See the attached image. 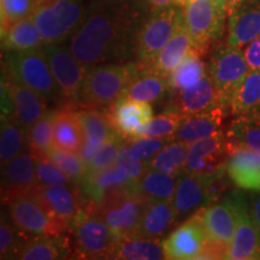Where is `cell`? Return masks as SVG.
Masks as SVG:
<instances>
[{"instance_id": "obj_1", "label": "cell", "mask_w": 260, "mask_h": 260, "mask_svg": "<svg viewBox=\"0 0 260 260\" xmlns=\"http://www.w3.org/2000/svg\"><path fill=\"white\" fill-rule=\"evenodd\" d=\"M146 16L133 2L104 5L93 2L69 39V48L83 67L92 68L134 54L136 32Z\"/></svg>"}, {"instance_id": "obj_2", "label": "cell", "mask_w": 260, "mask_h": 260, "mask_svg": "<svg viewBox=\"0 0 260 260\" xmlns=\"http://www.w3.org/2000/svg\"><path fill=\"white\" fill-rule=\"evenodd\" d=\"M138 69L136 63H104L88 68L76 104L79 107L109 112L121 99Z\"/></svg>"}, {"instance_id": "obj_3", "label": "cell", "mask_w": 260, "mask_h": 260, "mask_svg": "<svg viewBox=\"0 0 260 260\" xmlns=\"http://www.w3.org/2000/svg\"><path fill=\"white\" fill-rule=\"evenodd\" d=\"M182 25L183 8L181 6H169L146 16L136 32L135 63L140 68L149 67Z\"/></svg>"}, {"instance_id": "obj_4", "label": "cell", "mask_w": 260, "mask_h": 260, "mask_svg": "<svg viewBox=\"0 0 260 260\" xmlns=\"http://www.w3.org/2000/svg\"><path fill=\"white\" fill-rule=\"evenodd\" d=\"M87 11L84 0H38L32 19L45 45H60L79 28Z\"/></svg>"}, {"instance_id": "obj_5", "label": "cell", "mask_w": 260, "mask_h": 260, "mask_svg": "<svg viewBox=\"0 0 260 260\" xmlns=\"http://www.w3.org/2000/svg\"><path fill=\"white\" fill-rule=\"evenodd\" d=\"M3 74L34 89L46 100L63 96L51 71L44 47L32 51L4 52Z\"/></svg>"}, {"instance_id": "obj_6", "label": "cell", "mask_w": 260, "mask_h": 260, "mask_svg": "<svg viewBox=\"0 0 260 260\" xmlns=\"http://www.w3.org/2000/svg\"><path fill=\"white\" fill-rule=\"evenodd\" d=\"M69 228L74 236L75 251L80 258L113 259L119 242L92 205L87 203Z\"/></svg>"}, {"instance_id": "obj_7", "label": "cell", "mask_w": 260, "mask_h": 260, "mask_svg": "<svg viewBox=\"0 0 260 260\" xmlns=\"http://www.w3.org/2000/svg\"><path fill=\"white\" fill-rule=\"evenodd\" d=\"M147 204L148 200L140 193L138 187L112 191L98 205H90L103 217L119 242L124 237L135 236Z\"/></svg>"}, {"instance_id": "obj_8", "label": "cell", "mask_w": 260, "mask_h": 260, "mask_svg": "<svg viewBox=\"0 0 260 260\" xmlns=\"http://www.w3.org/2000/svg\"><path fill=\"white\" fill-rule=\"evenodd\" d=\"M225 6L220 0H187L183 6V24L189 32L193 48L205 54L223 35Z\"/></svg>"}, {"instance_id": "obj_9", "label": "cell", "mask_w": 260, "mask_h": 260, "mask_svg": "<svg viewBox=\"0 0 260 260\" xmlns=\"http://www.w3.org/2000/svg\"><path fill=\"white\" fill-rule=\"evenodd\" d=\"M223 178L224 175L200 176L181 171L176 176V190L171 201L177 220L186 218L217 201L224 190Z\"/></svg>"}, {"instance_id": "obj_10", "label": "cell", "mask_w": 260, "mask_h": 260, "mask_svg": "<svg viewBox=\"0 0 260 260\" xmlns=\"http://www.w3.org/2000/svg\"><path fill=\"white\" fill-rule=\"evenodd\" d=\"M9 217L25 236H59L69 224L45 209L31 193L22 194L6 201Z\"/></svg>"}, {"instance_id": "obj_11", "label": "cell", "mask_w": 260, "mask_h": 260, "mask_svg": "<svg viewBox=\"0 0 260 260\" xmlns=\"http://www.w3.org/2000/svg\"><path fill=\"white\" fill-rule=\"evenodd\" d=\"M242 48L222 45L216 48L207 64V74L222 95L224 106L230 109V103L239 84L248 74Z\"/></svg>"}, {"instance_id": "obj_12", "label": "cell", "mask_w": 260, "mask_h": 260, "mask_svg": "<svg viewBox=\"0 0 260 260\" xmlns=\"http://www.w3.org/2000/svg\"><path fill=\"white\" fill-rule=\"evenodd\" d=\"M226 134L222 130L188 146V155L183 170L200 176L225 175V165L230 154Z\"/></svg>"}, {"instance_id": "obj_13", "label": "cell", "mask_w": 260, "mask_h": 260, "mask_svg": "<svg viewBox=\"0 0 260 260\" xmlns=\"http://www.w3.org/2000/svg\"><path fill=\"white\" fill-rule=\"evenodd\" d=\"M236 214V229L225 259H260V234L253 219L249 204L241 191L228 195Z\"/></svg>"}, {"instance_id": "obj_14", "label": "cell", "mask_w": 260, "mask_h": 260, "mask_svg": "<svg viewBox=\"0 0 260 260\" xmlns=\"http://www.w3.org/2000/svg\"><path fill=\"white\" fill-rule=\"evenodd\" d=\"M44 51L61 95L76 104L82 89L87 68L74 57L69 46H65L64 44L45 45Z\"/></svg>"}, {"instance_id": "obj_15", "label": "cell", "mask_w": 260, "mask_h": 260, "mask_svg": "<svg viewBox=\"0 0 260 260\" xmlns=\"http://www.w3.org/2000/svg\"><path fill=\"white\" fill-rule=\"evenodd\" d=\"M209 245V236L201 220L199 211L162 241L165 258L172 260L203 259Z\"/></svg>"}, {"instance_id": "obj_16", "label": "cell", "mask_w": 260, "mask_h": 260, "mask_svg": "<svg viewBox=\"0 0 260 260\" xmlns=\"http://www.w3.org/2000/svg\"><path fill=\"white\" fill-rule=\"evenodd\" d=\"M219 107L228 110L213 81L209 74H206L199 82L171 96V102L164 112H176L183 117H189L212 111Z\"/></svg>"}, {"instance_id": "obj_17", "label": "cell", "mask_w": 260, "mask_h": 260, "mask_svg": "<svg viewBox=\"0 0 260 260\" xmlns=\"http://www.w3.org/2000/svg\"><path fill=\"white\" fill-rule=\"evenodd\" d=\"M209 241L223 253L224 259L232 245L236 229V214L228 195L222 201H214L199 210Z\"/></svg>"}, {"instance_id": "obj_18", "label": "cell", "mask_w": 260, "mask_h": 260, "mask_svg": "<svg viewBox=\"0 0 260 260\" xmlns=\"http://www.w3.org/2000/svg\"><path fill=\"white\" fill-rule=\"evenodd\" d=\"M34 195L48 212L70 223L86 207L87 201L77 186H44L38 184L29 191Z\"/></svg>"}, {"instance_id": "obj_19", "label": "cell", "mask_w": 260, "mask_h": 260, "mask_svg": "<svg viewBox=\"0 0 260 260\" xmlns=\"http://www.w3.org/2000/svg\"><path fill=\"white\" fill-rule=\"evenodd\" d=\"M3 203L27 194L39 184L37 177V155L25 149L17 157L2 165Z\"/></svg>"}, {"instance_id": "obj_20", "label": "cell", "mask_w": 260, "mask_h": 260, "mask_svg": "<svg viewBox=\"0 0 260 260\" xmlns=\"http://www.w3.org/2000/svg\"><path fill=\"white\" fill-rule=\"evenodd\" d=\"M139 182L128 176L124 164H119L105 170L87 171L77 187L87 203L98 205L112 191L138 188Z\"/></svg>"}, {"instance_id": "obj_21", "label": "cell", "mask_w": 260, "mask_h": 260, "mask_svg": "<svg viewBox=\"0 0 260 260\" xmlns=\"http://www.w3.org/2000/svg\"><path fill=\"white\" fill-rule=\"evenodd\" d=\"M260 37V0H246L228 14L226 44L245 47Z\"/></svg>"}, {"instance_id": "obj_22", "label": "cell", "mask_w": 260, "mask_h": 260, "mask_svg": "<svg viewBox=\"0 0 260 260\" xmlns=\"http://www.w3.org/2000/svg\"><path fill=\"white\" fill-rule=\"evenodd\" d=\"M225 172L239 189L260 191V154L256 152L243 147L233 148L228 157Z\"/></svg>"}, {"instance_id": "obj_23", "label": "cell", "mask_w": 260, "mask_h": 260, "mask_svg": "<svg viewBox=\"0 0 260 260\" xmlns=\"http://www.w3.org/2000/svg\"><path fill=\"white\" fill-rule=\"evenodd\" d=\"M117 132L125 139L139 138L140 132L153 118L149 103L121 98L109 111Z\"/></svg>"}, {"instance_id": "obj_24", "label": "cell", "mask_w": 260, "mask_h": 260, "mask_svg": "<svg viewBox=\"0 0 260 260\" xmlns=\"http://www.w3.org/2000/svg\"><path fill=\"white\" fill-rule=\"evenodd\" d=\"M3 80L8 84L12 102H14V117L28 130L48 112L46 99L34 89L29 88L28 86L8 75L3 74Z\"/></svg>"}, {"instance_id": "obj_25", "label": "cell", "mask_w": 260, "mask_h": 260, "mask_svg": "<svg viewBox=\"0 0 260 260\" xmlns=\"http://www.w3.org/2000/svg\"><path fill=\"white\" fill-rule=\"evenodd\" d=\"M170 96L169 76L151 67L140 68L123 92L122 98L144 103H158Z\"/></svg>"}, {"instance_id": "obj_26", "label": "cell", "mask_w": 260, "mask_h": 260, "mask_svg": "<svg viewBox=\"0 0 260 260\" xmlns=\"http://www.w3.org/2000/svg\"><path fill=\"white\" fill-rule=\"evenodd\" d=\"M225 113L226 110L219 107L212 111L186 117L178 126L175 135L172 136V140L181 141L189 146L198 140L216 134L220 132Z\"/></svg>"}, {"instance_id": "obj_27", "label": "cell", "mask_w": 260, "mask_h": 260, "mask_svg": "<svg viewBox=\"0 0 260 260\" xmlns=\"http://www.w3.org/2000/svg\"><path fill=\"white\" fill-rule=\"evenodd\" d=\"M86 134L79 116L74 110H61L54 113L53 145L63 151L81 154Z\"/></svg>"}, {"instance_id": "obj_28", "label": "cell", "mask_w": 260, "mask_h": 260, "mask_svg": "<svg viewBox=\"0 0 260 260\" xmlns=\"http://www.w3.org/2000/svg\"><path fill=\"white\" fill-rule=\"evenodd\" d=\"M176 222V212L170 201H148L135 236L161 240Z\"/></svg>"}, {"instance_id": "obj_29", "label": "cell", "mask_w": 260, "mask_h": 260, "mask_svg": "<svg viewBox=\"0 0 260 260\" xmlns=\"http://www.w3.org/2000/svg\"><path fill=\"white\" fill-rule=\"evenodd\" d=\"M44 46L45 41L32 17L2 28L3 52L32 51Z\"/></svg>"}, {"instance_id": "obj_30", "label": "cell", "mask_w": 260, "mask_h": 260, "mask_svg": "<svg viewBox=\"0 0 260 260\" xmlns=\"http://www.w3.org/2000/svg\"><path fill=\"white\" fill-rule=\"evenodd\" d=\"M76 113L82 123L84 134H86L84 144L92 146L93 148L99 149L103 145L119 134L113 125L111 116L107 111L79 107Z\"/></svg>"}, {"instance_id": "obj_31", "label": "cell", "mask_w": 260, "mask_h": 260, "mask_svg": "<svg viewBox=\"0 0 260 260\" xmlns=\"http://www.w3.org/2000/svg\"><path fill=\"white\" fill-rule=\"evenodd\" d=\"M69 245L63 235L30 236L19 249L17 258L22 260H52L69 258Z\"/></svg>"}, {"instance_id": "obj_32", "label": "cell", "mask_w": 260, "mask_h": 260, "mask_svg": "<svg viewBox=\"0 0 260 260\" xmlns=\"http://www.w3.org/2000/svg\"><path fill=\"white\" fill-rule=\"evenodd\" d=\"M193 48V41L184 24L175 32L170 41L162 47L149 67L165 76H169L175 68L183 60V58Z\"/></svg>"}, {"instance_id": "obj_33", "label": "cell", "mask_w": 260, "mask_h": 260, "mask_svg": "<svg viewBox=\"0 0 260 260\" xmlns=\"http://www.w3.org/2000/svg\"><path fill=\"white\" fill-rule=\"evenodd\" d=\"M229 111L234 117L260 112V70L248 71L234 93Z\"/></svg>"}, {"instance_id": "obj_34", "label": "cell", "mask_w": 260, "mask_h": 260, "mask_svg": "<svg viewBox=\"0 0 260 260\" xmlns=\"http://www.w3.org/2000/svg\"><path fill=\"white\" fill-rule=\"evenodd\" d=\"M204 54L191 48L183 60L169 75L170 96H174L188 87L193 86L206 76L207 65L203 59Z\"/></svg>"}, {"instance_id": "obj_35", "label": "cell", "mask_w": 260, "mask_h": 260, "mask_svg": "<svg viewBox=\"0 0 260 260\" xmlns=\"http://www.w3.org/2000/svg\"><path fill=\"white\" fill-rule=\"evenodd\" d=\"M225 134L230 149L243 147L260 154V112L251 116L234 117Z\"/></svg>"}, {"instance_id": "obj_36", "label": "cell", "mask_w": 260, "mask_h": 260, "mask_svg": "<svg viewBox=\"0 0 260 260\" xmlns=\"http://www.w3.org/2000/svg\"><path fill=\"white\" fill-rule=\"evenodd\" d=\"M29 148L27 129L15 117H2V138H0V161L2 165L17 157Z\"/></svg>"}, {"instance_id": "obj_37", "label": "cell", "mask_w": 260, "mask_h": 260, "mask_svg": "<svg viewBox=\"0 0 260 260\" xmlns=\"http://www.w3.org/2000/svg\"><path fill=\"white\" fill-rule=\"evenodd\" d=\"M113 259L158 260L167 258L160 240L129 236L119 241Z\"/></svg>"}, {"instance_id": "obj_38", "label": "cell", "mask_w": 260, "mask_h": 260, "mask_svg": "<svg viewBox=\"0 0 260 260\" xmlns=\"http://www.w3.org/2000/svg\"><path fill=\"white\" fill-rule=\"evenodd\" d=\"M169 141H171V140L164 138H151V136L126 139L119 148L118 154H117L116 165L125 164V162L134 160L149 161Z\"/></svg>"}, {"instance_id": "obj_39", "label": "cell", "mask_w": 260, "mask_h": 260, "mask_svg": "<svg viewBox=\"0 0 260 260\" xmlns=\"http://www.w3.org/2000/svg\"><path fill=\"white\" fill-rule=\"evenodd\" d=\"M176 176L148 169L139 182L140 193L148 201H172L176 190Z\"/></svg>"}, {"instance_id": "obj_40", "label": "cell", "mask_w": 260, "mask_h": 260, "mask_svg": "<svg viewBox=\"0 0 260 260\" xmlns=\"http://www.w3.org/2000/svg\"><path fill=\"white\" fill-rule=\"evenodd\" d=\"M187 155L188 145L176 140H171L148 161V167L152 170L177 176L183 170Z\"/></svg>"}, {"instance_id": "obj_41", "label": "cell", "mask_w": 260, "mask_h": 260, "mask_svg": "<svg viewBox=\"0 0 260 260\" xmlns=\"http://www.w3.org/2000/svg\"><path fill=\"white\" fill-rule=\"evenodd\" d=\"M54 111L47 112L27 130L29 149L34 154H47L53 145Z\"/></svg>"}, {"instance_id": "obj_42", "label": "cell", "mask_w": 260, "mask_h": 260, "mask_svg": "<svg viewBox=\"0 0 260 260\" xmlns=\"http://www.w3.org/2000/svg\"><path fill=\"white\" fill-rule=\"evenodd\" d=\"M183 117L176 112H162L160 116L152 118L140 132L139 138L151 136V138H164L172 140L178 126L183 122Z\"/></svg>"}, {"instance_id": "obj_43", "label": "cell", "mask_w": 260, "mask_h": 260, "mask_svg": "<svg viewBox=\"0 0 260 260\" xmlns=\"http://www.w3.org/2000/svg\"><path fill=\"white\" fill-rule=\"evenodd\" d=\"M47 155L79 186L87 172V164L80 154L53 147Z\"/></svg>"}, {"instance_id": "obj_44", "label": "cell", "mask_w": 260, "mask_h": 260, "mask_svg": "<svg viewBox=\"0 0 260 260\" xmlns=\"http://www.w3.org/2000/svg\"><path fill=\"white\" fill-rule=\"evenodd\" d=\"M23 236H25L24 234L15 225L10 217L3 216L0 224V258H17L19 249L25 241Z\"/></svg>"}, {"instance_id": "obj_45", "label": "cell", "mask_w": 260, "mask_h": 260, "mask_svg": "<svg viewBox=\"0 0 260 260\" xmlns=\"http://www.w3.org/2000/svg\"><path fill=\"white\" fill-rule=\"evenodd\" d=\"M37 177L44 186H76L47 154L37 155Z\"/></svg>"}, {"instance_id": "obj_46", "label": "cell", "mask_w": 260, "mask_h": 260, "mask_svg": "<svg viewBox=\"0 0 260 260\" xmlns=\"http://www.w3.org/2000/svg\"><path fill=\"white\" fill-rule=\"evenodd\" d=\"M38 0H0L2 28L32 17Z\"/></svg>"}, {"instance_id": "obj_47", "label": "cell", "mask_w": 260, "mask_h": 260, "mask_svg": "<svg viewBox=\"0 0 260 260\" xmlns=\"http://www.w3.org/2000/svg\"><path fill=\"white\" fill-rule=\"evenodd\" d=\"M125 138H123L121 134L116 135L109 142L103 145L102 147L96 151V153L93 155V158L89 161H87V171H100L105 170L116 165V158L118 154L119 148L123 142L125 141Z\"/></svg>"}, {"instance_id": "obj_48", "label": "cell", "mask_w": 260, "mask_h": 260, "mask_svg": "<svg viewBox=\"0 0 260 260\" xmlns=\"http://www.w3.org/2000/svg\"><path fill=\"white\" fill-rule=\"evenodd\" d=\"M136 8L142 12L145 16H147L151 12L161 10L169 6H181L183 8L186 5L187 0H132Z\"/></svg>"}, {"instance_id": "obj_49", "label": "cell", "mask_w": 260, "mask_h": 260, "mask_svg": "<svg viewBox=\"0 0 260 260\" xmlns=\"http://www.w3.org/2000/svg\"><path fill=\"white\" fill-rule=\"evenodd\" d=\"M243 54L249 70H260V37L245 46Z\"/></svg>"}, {"instance_id": "obj_50", "label": "cell", "mask_w": 260, "mask_h": 260, "mask_svg": "<svg viewBox=\"0 0 260 260\" xmlns=\"http://www.w3.org/2000/svg\"><path fill=\"white\" fill-rule=\"evenodd\" d=\"M15 107L9 87L2 79V117H14Z\"/></svg>"}, {"instance_id": "obj_51", "label": "cell", "mask_w": 260, "mask_h": 260, "mask_svg": "<svg viewBox=\"0 0 260 260\" xmlns=\"http://www.w3.org/2000/svg\"><path fill=\"white\" fill-rule=\"evenodd\" d=\"M249 209H251L252 217L254 219L255 225L258 228V232L260 234V191H254L251 199Z\"/></svg>"}, {"instance_id": "obj_52", "label": "cell", "mask_w": 260, "mask_h": 260, "mask_svg": "<svg viewBox=\"0 0 260 260\" xmlns=\"http://www.w3.org/2000/svg\"><path fill=\"white\" fill-rule=\"evenodd\" d=\"M220 2H222L224 6H225L226 12L229 14L233 9H235L236 6H239L240 4H242V3H245L246 0H220Z\"/></svg>"}, {"instance_id": "obj_53", "label": "cell", "mask_w": 260, "mask_h": 260, "mask_svg": "<svg viewBox=\"0 0 260 260\" xmlns=\"http://www.w3.org/2000/svg\"><path fill=\"white\" fill-rule=\"evenodd\" d=\"M93 2L100 3V4L104 5H122L125 4V3L132 2V0H93Z\"/></svg>"}]
</instances>
